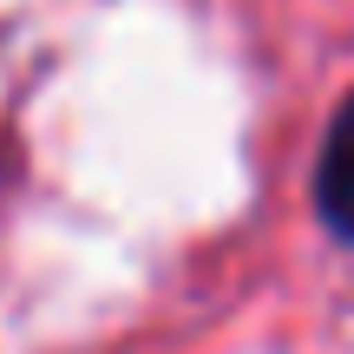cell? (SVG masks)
Returning a JSON list of instances; mask_svg holds the SVG:
<instances>
[{"mask_svg": "<svg viewBox=\"0 0 354 354\" xmlns=\"http://www.w3.org/2000/svg\"><path fill=\"white\" fill-rule=\"evenodd\" d=\"M315 210L335 236L354 243V92L348 105L335 112L328 138H322V158H315Z\"/></svg>", "mask_w": 354, "mask_h": 354, "instance_id": "obj_1", "label": "cell"}]
</instances>
